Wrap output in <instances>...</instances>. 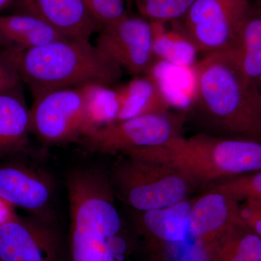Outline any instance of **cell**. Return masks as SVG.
<instances>
[{
	"mask_svg": "<svg viewBox=\"0 0 261 261\" xmlns=\"http://www.w3.org/2000/svg\"><path fill=\"white\" fill-rule=\"evenodd\" d=\"M3 53L34 97L89 84L111 87L123 75L121 67L89 39L64 37L27 50Z\"/></svg>",
	"mask_w": 261,
	"mask_h": 261,
	"instance_id": "cell-3",
	"label": "cell"
},
{
	"mask_svg": "<svg viewBox=\"0 0 261 261\" xmlns=\"http://www.w3.org/2000/svg\"><path fill=\"white\" fill-rule=\"evenodd\" d=\"M95 45L133 75L147 74L157 61L152 49L150 21L142 16L128 14L102 29Z\"/></svg>",
	"mask_w": 261,
	"mask_h": 261,
	"instance_id": "cell-10",
	"label": "cell"
},
{
	"mask_svg": "<svg viewBox=\"0 0 261 261\" xmlns=\"http://www.w3.org/2000/svg\"><path fill=\"white\" fill-rule=\"evenodd\" d=\"M252 2H261V0H251Z\"/></svg>",
	"mask_w": 261,
	"mask_h": 261,
	"instance_id": "cell-32",
	"label": "cell"
},
{
	"mask_svg": "<svg viewBox=\"0 0 261 261\" xmlns=\"http://www.w3.org/2000/svg\"><path fill=\"white\" fill-rule=\"evenodd\" d=\"M110 180L115 195L138 212L186 200L195 185L171 166L128 156L116 163Z\"/></svg>",
	"mask_w": 261,
	"mask_h": 261,
	"instance_id": "cell-5",
	"label": "cell"
},
{
	"mask_svg": "<svg viewBox=\"0 0 261 261\" xmlns=\"http://www.w3.org/2000/svg\"><path fill=\"white\" fill-rule=\"evenodd\" d=\"M11 207V205L0 198V225L15 216Z\"/></svg>",
	"mask_w": 261,
	"mask_h": 261,
	"instance_id": "cell-27",
	"label": "cell"
},
{
	"mask_svg": "<svg viewBox=\"0 0 261 261\" xmlns=\"http://www.w3.org/2000/svg\"><path fill=\"white\" fill-rule=\"evenodd\" d=\"M229 51L247 78L258 86L261 75V2L251 1L236 44Z\"/></svg>",
	"mask_w": 261,
	"mask_h": 261,
	"instance_id": "cell-19",
	"label": "cell"
},
{
	"mask_svg": "<svg viewBox=\"0 0 261 261\" xmlns=\"http://www.w3.org/2000/svg\"><path fill=\"white\" fill-rule=\"evenodd\" d=\"M196 0H133L140 16L149 21L181 20Z\"/></svg>",
	"mask_w": 261,
	"mask_h": 261,
	"instance_id": "cell-22",
	"label": "cell"
},
{
	"mask_svg": "<svg viewBox=\"0 0 261 261\" xmlns=\"http://www.w3.org/2000/svg\"><path fill=\"white\" fill-rule=\"evenodd\" d=\"M13 0H0V10L8 6Z\"/></svg>",
	"mask_w": 261,
	"mask_h": 261,
	"instance_id": "cell-29",
	"label": "cell"
},
{
	"mask_svg": "<svg viewBox=\"0 0 261 261\" xmlns=\"http://www.w3.org/2000/svg\"><path fill=\"white\" fill-rule=\"evenodd\" d=\"M127 5H128V8H130L132 4H133V0H126Z\"/></svg>",
	"mask_w": 261,
	"mask_h": 261,
	"instance_id": "cell-30",
	"label": "cell"
},
{
	"mask_svg": "<svg viewBox=\"0 0 261 261\" xmlns=\"http://www.w3.org/2000/svg\"><path fill=\"white\" fill-rule=\"evenodd\" d=\"M196 97L220 130L261 142V94L229 51L206 54L193 67Z\"/></svg>",
	"mask_w": 261,
	"mask_h": 261,
	"instance_id": "cell-2",
	"label": "cell"
},
{
	"mask_svg": "<svg viewBox=\"0 0 261 261\" xmlns=\"http://www.w3.org/2000/svg\"><path fill=\"white\" fill-rule=\"evenodd\" d=\"M185 116L165 113L116 122L81 139L91 152L116 153L166 145L179 137Z\"/></svg>",
	"mask_w": 261,
	"mask_h": 261,
	"instance_id": "cell-6",
	"label": "cell"
},
{
	"mask_svg": "<svg viewBox=\"0 0 261 261\" xmlns=\"http://www.w3.org/2000/svg\"><path fill=\"white\" fill-rule=\"evenodd\" d=\"M84 87L85 125L83 137L116 123L120 109L116 89L99 84H86Z\"/></svg>",
	"mask_w": 261,
	"mask_h": 261,
	"instance_id": "cell-21",
	"label": "cell"
},
{
	"mask_svg": "<svg viewBox=\"0 0 261 261\" xmlns=\"http://www.w3.org/2000/svg\"><path fill=\"white\" fill-rule=\"evenodd\" d=\"M191 202L181 201L163 208L139 212L137 224L145 236L166 243H179L189 234Z\"/></svg>",
	"mask_w": 261,
	"mask_h": 261,
	"instance_id": "cell-18",
	"label": "cell"
},
{
	"mask_svg": "<svg viewBox=\"0 0 261 261\" xmlns=\"http://www.w3.org/2000/svg\"><path fill=\"white\" fill-rule=\"evenodd\" d=\"M20 82L21 80H0V94L20 88Z\"/></svg>",
	"mask_w": 261,
	"mask_h": 261,
	"instance_id": "cell-28",
	"label": "cell"
},
{
	"mask_svg": "<svg viewBox=\"0 0 261 261\" xmlns=\"http://www.w3.org/2000/svg\"><path fill=\"white\" fill-rule=\"evenodd\" d=\"M0 261H65L63 241L51 222L15 216L0 225Z\"/></svg>",
	"mask_w": 261,
	"mask_h": 261,
	"instance_id": "cell-9",
	"label": "cell"
},
{
	"mask_svg": "<svg viewBox=\"0 0 261 261\" xmlns=\"http://www.w3.org/2000/svg\"><path fill=\"white\" fill-rule=\"evenodd\" d=\"M84 86L34 96L30 108L31 132L47 143L81 140L85 125Z\"/></svg>",
	"mask_w": 261,
	"mask_h": 261,
	"instance_id": "cell-8",
	"label": "cell"
},
{
	"mask_svg": "<svg viewBox=\"0 0 261 261\" xmlns=\"http://www.w3.org/2000/svg\"><path fill=\"white\" fill-rule=\"evenodd\" d=\"M30 132V108L19 89L0 94V160L22 152Z\"/></svg>",
	"mask_w": 261,
	"mask_h": 261,
	"instance_id": "cell-16",
	"label": "cell"
},
{
	"mask_svg": "<svg viewBox=\"0 0 261 261\" xmlns=\"http://www.w3.org/2000/svg\"><path fill=\"white\" fill-rule=\"evenodd\" d=\"M125 155L163 163L194 184L228 179L261 170V142L205 135L176 137L159 147L132 149Z\"/></svg>",
	"mask_w": 261,
	"mask_h": 261,
	"instance_id": "cell-4",
	"label": "cell"
},
{
	"mask_svg": "<svg viewBox=\"0 0 261 261\" xmlns=\"http://www.w3.org/2000/svg\"><path fill=\"white\" fill-rule=\"evenodd\" d=\"M67 187L70 261L124 260L128 244L111 180L97 170H76Z\"/></svg>",
	"mask_w": 261,
	"mask_h": 261,
	"instance_id": "cell-1",
	"label": "cell"
},
{
	"mask_svg": "<svg viewBox=\"0 0 261 261\" xmlns=\"http://www.w3.org/2000/svg\"><path fill=\"white\" fill-rule=\"evenodd\" d=\"M240 207V201L233 196L211 188L191 203L189 234L203 246L242 223Z\"/></svg>",
	"mask_w": 261,
	"mask_h": 261,
	"instance_id": "cell-12",
	"label": "cell"
},
{
	"mask_svg": "<svg viewBox=\"0 0 261 261\" xmlns=\"http://www.w3.org/2000/svg\"><path fill=\"white\" fill-rule=\"evenodd\" d=\"M53 195V181L42 171L20 164L0 166V198L12 207L51 222Z\"/></svg>",
	"mask_w": 261,
	"mask_h": 261,
	"instance_id": "cell-11",
	"label": "cell"
},
{
	"mask_svg": "<svg viewBox=\"0 0 261 261\" xmlns=\"http://www.w3.org/2000/svg\"><path fill=\"white\" fill-rule=\"evenodd\" d=\"M152 49L156 60L178 68H192L197 63V47L181 20L150 21Z\"/></svg>",
	"mask_w": 261,
	"mask_h": 261,
	"instance_id": "cell-17",
	"label": "cell"
},
{
	"mask_svg": "<svg viewBox=\"0 0 261 261\" xmlns=\"http://www.w3.org/2000/svg\"><path fill=\"white\" fill-rule=\"evenodd\" d=\"M116 91L120 105L117 122L167 113L171 106L159 81L150 73L136 77Z\"/></svg>",
	"mask_w": 261,
	"mask_h": 261,
	"instance_id": "cell-14",
	"label": "cell"
},
{
	"mask_svg": "<svg viewBox=\"0 0 261 261\" xmlns=\"http://www.w3.org/2000/svg\"><path fill=\"white\" fill-rule=\"evenodd\" d=\"M212 188L227 192L240 202L261 199V170L224 180Z\"/></svg>",
	"mask_w": 261,
	"mask_h": 261,
	"instance_id": "cell-23",
	"label": "cell"
},
{
	"mask_svg": "<svg viewBox=\"0 0 261 261\" xmlns=\"http://www.w3.org/2000/svg\"><path fill=\"white\" fill-rule=\"evenodd\" d=\"M251 0H196L181 19L199 51H230Z\"/></svg>",
	"mask_w": 261,
	"mask_h": 261,
	"instance_id": "cell-7",
	"label": "cell"
},
{
	"mask_svg": "<svg viewBox=\"0 0 261 261\" xmlns=\"http://www.w3.org/2000/svg\"><path fill=\"white\" fill-rule=\"evenodd\" d=\"M25 13L67 37L89 39L100 31L84 0H20Z\"/></svg>",
	"mask_w": 261,
	"mask_h": 261,
	"instance_id": "cell-13",
	"label": "cell"
},
{
	"mask_svg": "<svg viewBox=\"0 0 261 261\" xmlns=\"http://www.w3.org/2000/svg\"><path fill=\"white\" fill-rule=\"evenodd\" d=\"M21 80L13 63L4 53L0 51V80Z\"/></svg>",
	"mask_w": 261,
	"mask_h": 261,
	"instance_id": "cell-26",
	"label": "cell"
},
{
	"mask_svg": "<svg viewBox=\"0 0 261 261\" xmlns=\"http://www.w3.org/2000/svg\"><path fill=\"white\" fill-rule=\"evenodd\" d=\"M100 29L112 25L128 15L126 0H84Z\"/></svg>",
	"mask_w": 261,
	"mask_h": 261,
	"instance_id": "cell-24",
	"label": "cell"
},
{
	"mask_svg": "<svg viewBox=\"0 0 261 261\" xmlns=\"http://www.w3.org/2000/svg\"><path fill=\"white\" fill-rule=\"evenodd\" d=\"M202 247L208 261H261V238L242 223Z\"/></svg>",
	"mask_w": 261,
	"mask_h": 261,
	"instance_id": "cell-20",
	"label": "cell"
},
{
	"mask_svg": "<svg viewBox=\"0 0 261 261\" xmlns=\"http://www.w3.org/2000/svg\"><path fill=\"white\" fill-rule=\"evenodd\" d=\"M242 224L261 238V199H251L240 202Z\"/></svg>",
	"mask_w": 261,
	"mask_h": 261,
	"instance_id": "cell-25",
	"label": "cell"
},
{
	"mask_svg": "<svg viewBox=\"0 0 261 261\" xmlns=\"http://www.w3.org/2000/svg\"><path fill=\"white\" fill-rule=\"evenodd\" d=\"M258 87H259V89H260V94H261V75H260V79H259V80H258Z\"/></svg>",
	"mask_w": 261,
	"mask_h": 261,
	"instance_id": "cell-31",
	"label": "cell"
},
{
	"mask_svg": "<svg viewBox=\"0 0 261 261\" xmlns=\"http://www.w3.org/2000/svg\"><path fill=\"white\" fill-rule=\"evenodd\" d=\"M67 37L29 14L0 15V51L18 53Z\"/></svg>",
	"mask_w": 261,
	"mask_h": 261,
	"instance_id": "cell-15",
	"label": "cell"
}]
</instances>
